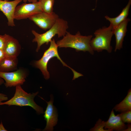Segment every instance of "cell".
Returning <instances> with one entry per match:
<instances>
[{
	"label": "cell",
	"instance_id": "obj_11",
	"mask_svg": "<svg viewBox=\"0 0 131 131\" xmlns=\"http://www.w3.org/2000/svg\"><path fill=\"white\" fill-rule=\"evenodd\" d=\"M130 21L129 18H127L113 28V34L115 37L116 44L114 50L115 52L123 48L124 38L127 31V25Z\"/></svg>",
	"mask_w": 131,
	"mask_h": 131
},
{
	"label": "cell",
	"instance_id": "obj_20",
	"mask_svg": "<svg viewBox=\"0 0 131 131\" xmlns=\"http://www.w3.org/2000/svg\"><path fill=\"white\" fill-rule=\"evenodd\" d=\"M7 34L0 35V49L4 50L5 45Z\"/></svg>",
	"mask_w": 131,
	"mask_h": 131
},
{
	"label": "cell",
	"instance_id": "obj_3",
	"mask_svg": "<svg viewBox=\"0 0 131 131\" xmlns=\"http://www.w3.org/2000/svg\"><path fill=\"white\" fill-rule=\"evenodd\" d=\"M28 93L24 90L21 85L16 87V90L14 96L9 100L0 103V105H7L8 106L14 105L20 106H28L34 110L39 115L44 113L43 108L37 105L34 98L38 93Z\"/></svg>",
	"mask_w": 131,
	"mask_h": 131
},
{
	"label": "cell",
	"instance_id": "obj_18",
	"mask_svg": "<svg viewBox=\"0 0 131 131\" xmlns=\"http://www.w3.org/2000/svg\"><path fill=\"white\" fill-rule=\"evenodd\" d=\"M105 122L102 121L101 119H99L97 122L95 126L90 130L91 131H111L109 129H104L105 126Z\"/></svg>",
	"mask_w": 131,
	"mask_h": 131
},
{
	"label": "cell",
	"instance_id": "obj_4",
	"mask_svg": "<svg viewBox=\"0 0 131 131\" xmlns=\"http://www.w3.org/2000/svg\"><path fill=\"white\" fill-rule=\"evenodd\" d=\"M50 42V45L49 48L44 52L41 58L39 60L35 61L34 63V66L41 70L44 78L47 80L50 78L49 73L47 69V64L51 59L55 57L60 61L64 66L68 67L72 70L74 77L78 76L79 73L68 66L60 58L58 51V47L54 39H53Z\"/></svg>",
	"mask_w": 131,
	"mask_h": 131
},
{
	"label": "cell",
	"instance_id": "obj_14",
	"mask_svg": "<svg viewBox=\"0 0 131 131\" xmlns=\"http://www.w3.org/2000/svg\"><path fill=\"white\" fill-rule=\"evenodd\" d=\"M131 4V0H129L126 6L123 9L120 14L115 17L111 18L107 16H105L106 19L109 22L110 25L113 28L127 18Z\"/></svg>",
	"mask_w": 131,
	"mask_h": 131
},
{
	"label": "cell",
	"instance_id": "obj_12",
	"mask_svg": "<svg viewBox=\"0 0 131 131\" xmlns=\"http://www.w3.org/2000/svg\"><path fill=\"white\" fill-rule=\"evenodd\" d=\"M21 50V46L18 41L7 34L6 42L3 50L5 57H17Z\"/></svg>",
	"mask_w": 131,
	"mask_h": 131
},
{
	"label": "cell",
	"instance_id": "obj_27",
	"mask_svg": "<svg viewBox=\"0 0 131 131\" xmlns=\"http://www.w3.org/2000/svg\"><path fill=\"white\" fill-rule=\"evenodd\" d=\"M39 1H40V0H39ZM37 1V0H32V3H35Z\"/></svg>",
	"mask_w": 131,
	"mask_h": 131
},
{
	"label": "cell",
	"instance_id": "obj_10",
	"mask_svg": "<svg viewBox=\"0 0 131 131\" xmlns=\"http://www.w3.org/2000/svg\"><path fill=\"white\" fill-rule=\"evenodd\" d=\"M22 1V0L11 1L0 0V10L6 17L8 26L13 27L15 26L14 21L15 11L17 5Z\"/></svg>",
	"mask_w": 131,
	"mask_h": 131
},
{
	"label": "cell",
	"instance_id": "obj_28",
	"mask_svg": "<svg viewBox=\"0 0 131 131\" xmlns=\"http://www.w3.org/2000/svg\"><path fill=\"white\" fill-rule=\"evenodd\" d=\"M98 0H96V3H97V2Z\"/></svg>",
	"mask_w": 131,
	"mask_h": 131
},
{
	"label": "cell",
	"instance_id": "obj_9",
	"mask_svg": "<svg viewBox=\"0 0 131 131\" xmlns=\"http://www.w3.org/2000/svg\"><path fill=\"white\" fill-rule=\"evenodd\" d=\"M47 104L46 110L44 112L43 116L46 122V126L43 131H52L53 127L57 123L58 121V114L56 107L53 105V99L51 98L50 101H46Z\"/></svg>",
	"mask_w": 131,
	"mask_h": 131
},
{
	"label": "cell",
	"instance_id": "obj_16",
	"mask_svg": "<svg viewBox=\"0 0 131 131\" xmlns=\"http://www.w3.org/2000/svg\"><path fill=\"white\" fill-rule=\"evenodd\" d=\"M115 111L122 113L131 111V89L128 92L124 98L119 104L116 105L113 108Z\"/></svg>",
	"mask_w": 131,
	"mask_h": 131
},
{
	"label": "cell",
	"instance_id": "obj_26",
	"mask_svg": "<svg viewBox=\"0 0 131 131\" xmlns=\"http://www.w3.org/2000/svg\"><path fill=\"white\" fill-rule=\"evenodd\" d=\"M24 3H26L27 1L29 2H32V0H22Z\"/></svg>",
	"mask_w": 131,
	"mask_h": 131
},
{
	"label": "cell",
	"instance_id": "obj_23",
	"mask_svg": "<svg viewBox=\"0 0 131 131\" xmlns=\"http://www.w3.org/2000/svg\"><path fill=\"white\" fill-rule=\"evenodd\" d=\"M7 130L4 127L2 122L1 121L0 124V131H7Z\"/></svg>",
	"mask_w": 131,
	"mask_h": 131
},
{
	"label": "cell",
	"instance_id": "obj_25",
	"mask_svg": "<svg viewBox=\"0 0 131 131\" xmlns=\"http://www.w3.org/2000/svg\"><path fill=\"white\" fill-rule=\"evenodd\" d=\"M4 80L0 77V86L4 83Z\"/></svg>",
	"mask_w": 131,
	"mask_h": 131
},
{
	"label": "cell",
	"instance_id": "obj_19",
	"mask_svg": "<svg viewBox=\"0 0 131 131\" xmlns=\"http://www.w3.org/2000/svg\"><path fill=\"white\" fill-rule=\"evenodd\" d=\"M117 115L119 116L122 121L124 123H126L128 124L131 123V111L121 113Z\"/></svg>",
	"mask_w": 131,
	"mask_h": 131
},
{
	"label": "cell",
	"instance_id": "obj_6",
	"mask_svg": "<svg viewBox=\"0 0 131 131\" xmlns=\"http://www.w3.org/2000/svg\"><path fill=\"white\" fill-rule=\"evenodd\" d=\"M40 1L35 3H24L16 7L14 12V19L19 20L29 18L42 12Z\"/></svg>",
	"mask_w": 131,
	"mask_h": 131
},
{
	"label": "cell",
	"instance_id": "obj_1",
	"mask_svg": "<svg viewBox=\"0 0 131 131\" xmlns=\"http://www.w3.org/2000/svg\"><path fill=\"white\" fill-rule=\"evenodd\" d=\"M92 37V35H82L79 31L75 35L67 32L63 38L57 41L56 43L59 48H70L75 49L77 52L87 51L93 55L94 51L90 45Z\"/></svg>",
	"mask_w": 131,
	"mask_h": 131
},
{
	"label": "cell",
	"instance_id": "obj_5",
	"mask_svg": "<svg viewBox=\"0 0 131 131\" xmlns=\"http://www.w3.org/2000/svg\"><path fill=\"white\" fill-rule=\"evenodd\" d=\"M113 29L110 25L108 27L104 26L95 31V37L92 38L90 41L91 46L94 51L100 52L106 50L109 53L112 52L111 42L114 34Z\"/></svg>",
	"mask_w": 131,
	"mask_h": 131
},
{
	"label": "cell",
	"instance_id": "obj_7",
	"mask_svg": "<svg viewBox=\"0 0 131 131\" xmlns=\"http://www.w3.org/2000/svg\"><path fill=\"white\" fill-rule=\"evenodd\" d=\"M27 75L26 71L21 68L14 72H0V77L5 81L4 84L6 88L23 85Z\"/></svg>",
	"mask_w": 131,
	"mask_h": 131
},
{
	"label": "cell",
	"instance_id": "obj_22",
	"mask_svg": "<svg viewBox=\"0 0 131 131\" xmlns=\"http://www.w3.org/2000/svg\"><path fill=\"white\" fill-rule=\"evenodd\" d=\"M5 57V56L4 51L0 49V62Z\"/></svg>",
	"mask_w": 131,
	"mask_h": 131
},
{
	"label": "cell",
	"instance_id": "obj_13",
	"mask_svg": "<svg viewBox=\"0 0 131 131\" xmlns=\"http://www.w3.org/2000/svg\"><path fill=\"white\" fill-rule=\"evenodd\" d=\"M127 127V125L122 121L120 117L115 115L113 109L108 120L105 122V129H109L111 131H123Z\"/></svg>",
	"mask_w": 131,
	"mask_h": 131
},
{
	"label": "cell",
	"instance_id": "obj_24",
	"mask_svg": "<svg viewBox=\"0 0 131 131\" xmlns=\"http://www.w3.org/2000/svg\"><path fill=\"white\" fill-rule=\"evenodd\" d=\"M127 129L123 130V131H131V125L130 124H128L127 125Z\"/></svg>",
	"mask_w": 131,
	"mask_h": 131
},
{
	"label": "cell",
	"instance_id": "obj_17",
	"mask_svg": "<svg viewBox=\"0 0 131 131\" xmlns=\"http://www.w3.org/2000/svg\"><path fill=\"white\" fill-rule=\"evenodd\" d=\"M41 7L43 12L51 13L53 12L54 0H40Z\"/></svg>",
	"mask_w": 131,
	"mask_h": 131
},
{
	"label": "cell",
	"instance_id": "obj_21",
	"mask_svg": "<svg viewBox=\"0 0 131 131\" xmlns=\"http://www.w3.org/2000/svg\"><path fill=\"white\" fill-rule=\"evenodd\" d=\"M8 99V97L6 95L0 93V103L3 101L7 100Z\"/></svg>",
	"mask_w": 131,
	"mask_h": 131
},
{
	"label": "cell",
	"instance_id": "obj_2",
	"mask_svg": "<svg viewBox=\"0 0 131 131\" xmlns=\"http://www.w3.org/2000/svg\"><path fill=\"white\" fill-rule=\"evenodd\" d=\"M68 27L67 22L59 18L54 25L43 33L40 34L34 30H32V32L35 37L32 42H36L37 44L36 52L39 51L41 46L43 44L45 43L48 44L56 35H57L58 38L64 36Z\"/></svg>",
	"mask_w": 131,
	"mask_h": 131
},
{
	"label": "cell",
	"instance_id": "obj_8",
	"mask_svg": "<svg viewBox=\"0 0 131 131\" xmlns=\"http://www.w3.org/2000/svg\"><path fill=\"white\" fill-rule=\"evenodd\" d=\"M59 18L58 15L54 12L49 13L42 11L28 18L40 28L45 30L51 27Z\"/></svg>",
	"mask_w": 131,
	"mask_h": 131
},
{
	"label": "cell",
	"instance_id": "obj_15",
	"mask_svg": "<svg viewBox=\"0 0 131 131\" xmlns=\"http://www.w3.org/2000/svg\"><path fill=\"white\" fill-rule=\"evenodd\" d=\"M17 57H5L0 62V72H8L17 70Z\"/></svg>",
	"mask_w": 131,
	"mask_h": 131
}]
</instances>
